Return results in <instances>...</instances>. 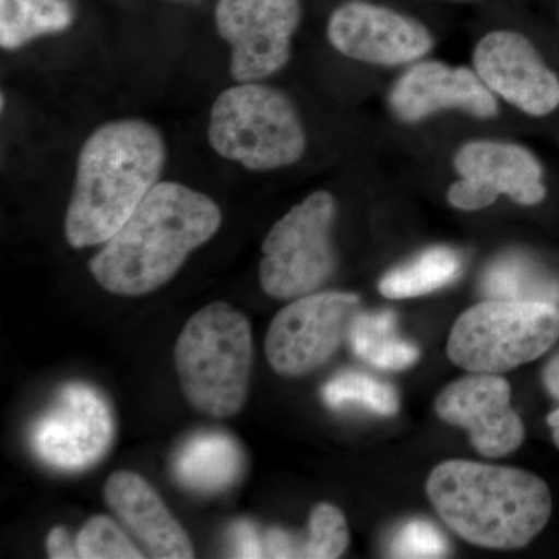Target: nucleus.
I'll list each match as a JSON object with an SVG mask.
<instances>
[{
  "instance_id": "f257e3e1",
  "label": "nucleus",
  "mask_w": 559,
  "mask_h": 559,
  "mask_svg": "<svg viewBox=\"0 0 559 559\" xmlns=\"http://www.w3.org/2000/svg\"><path fill=\"white\" fill-rule=\"evenodd\" d=\"M221 221V210L207 194L182 183L159 182L90 261L92 277L116 296L153 293L213 238Z\"/></svg>"
},
{
  "instance_id": "f03ea898",
  "label": "nucleus",
  "mask_w": 559,
  "mask_h": 559,
  "mask_svg": "<svg viewBox=\"0 0 559 559\" xmlns=\"http://www.w3.org/2000/svg\"><path fill=\"white\" fill-rule=\"evenodd\" d=\"M167 148L148 121L123 119L95 130L84 142L66 213L73 249L105 245L159 183Z\"/></svg>"
},
{
  "instance_id": "7ed1b4c3",
  "label": "nucleus",
  "mask_w": 559,
  "mask_h": 559,
  "mask_svg": "<svg viewBox=\"0 0 559 559\" xmlns=\"http://www.w3.org/2000/svg\"><path fill=\"white\" fill-rule=\"evenodd\" d=\"M428 498L441 521L473 546L518 550L549 524V485L528 471L448 460L430 473Z\"/></svg>"
},
{
  "instance_id": "20e7f679",
  "label": "nucleus",
  "mask_w": 559,
  "mask_h": 559,
  "mask_svg": "<svg viewBox=\"0 0 559 559\" xmlns=\"http://www.w3.org/2000/svg\"><path fill=\"white\" fill-rule=\"evenodd\" d=\"M175 364L183 396L194 409L213 418L240 414L253 364L249 319L224 301L194 312L176 342Z\"/></svg>"
},
{
  "instance_id": "39448f33",
  "label": "nucleus",
  "mask_w": 559,
  "mask_h": 559,
  "mask_svg": "<svg viewBox=\"0 0 559 559\" xmlns=\"http://www.w3.org/2000/svg\"><path fill=\"white\" fill-rule=\"evenodd\" d=\"M207 135L221 157L250 171L289 167L307 148L299 114L289 98L255 81L240 83L216 98Z\"/></svg>"
},
{
  "instance_id": "423d86ee",
  "label": "nucleus",
  "mask_w": 559,
  "mask_h": 559,
  "mask_svg": "<svg viewBox=\"0 0 559 559\" xmlns=\"http://www.w3.org/2000/svg\"><path fill=\"white\" fill-rule=\"evenodd\" d=\"M558 340V305L487 299L455 320L447 353L469 373L500 374L546 355Z\"/></svg>"
},
{
  "instance_id": "0eeeda50",
  "label": "nucleus",
  "mask_w": 559,
  "mask_h": 559,
  "mask_svg": "<svg viewBox=\"0 0 559 559\" xmlns=\"http://www.w3.org/2000/svg\"><path fill=\"white\" fill-rule=\"evenodd\" d=\"M334 216V198L314 191L272 226L261 246L260 283L267 296L299 299L329 282L336 267L331 246Z\"/></svg>"
},
{
  "instance_id": "6e6552de",
  "label": "nucleus",
  "mask_w": 559,
  "mask_h": 559,
  "mask_svg": "<svg viewBox=\"0 0 559 559\" xmlns=\"http://www.w3.org/2000/svg\"><path fill=\"white\" fill-rule=\"evenodd\" d=\"M358 310L359 297L340 290L290 300L272 319L264 342L272 369L300 378L325 366L348 337Z\"/></svg>"
},
{
  "instance_id": "1a4fd4ad",
  "label": "nucleus",
  "mask_w": 559,
  "mask_h": 559,
  "mask_svg": "<svg viewBox=\"0 0 559 559\" xmlns=\"http://www.w3.org/2000/svg\"><path fill=\"white\" fill-rule=\"evenodd\" d=\"M300 17L299 0H219L216 31L231 47L234 80L252 83L278 72L289 61Z\"/></svg>"
},
{
  "instance_id": "9d476101",
  "label": "nucleus",
  "mask_w": 559,
  "mask_h": 559,
  "mask_svg": "<svg viewBox=\"0 0 559 559\" xmlns=\"http://www.w3.org/2000/svg\"><path fill=\"white\" fill-rule=\"evenodd\" d=\"M112 439L108 403L86 384L66 385L32 430L36 455L61 471L90 468L106 454Z\"/></svg>"
},
{
  "instance_id": "9b49d317",
  "label": "nucleus",
  "mask_w": 559,
  "mask_h": 559,
  "mask_svg": "<svg viewBox=\"0 0 559 559\" xmlns=\"http://www.w3.org/2000/svg\"><path fill=\"white\" fill-rule=\"evenodd\" d=\"M462 179L452 183L448 200L459 210H480L507 194L521 205L546 198L544 171L535 154L524 146L502 142H471L455 156Z\"/></svg>"
},
{
  "instance_id": "f8f14e48",
  "label": "nucleus",
  "mask_w": 559,
  "mask_h": 559,
  "mask_svg": "<svg viewBox=\"0 0 559 559\" xmlns=\"http://www.w3.org/2000/svg\"><path fill=\"white\" fill-rule=\"evenodd\" d=\"M444 423L465 429L484 457H503L521 448L524 423L511 407V388L499 374L471 373L451 382L436 400Z\"/></svg>"
},
{
  "instance_id": "ddd939ff",
  "label": "nucleus",
  "mask_w": 559,
  "mask_h": 559,
  "mask_svg": "<svg viewBox=\"0 0 559 559\" xmlns=\"http://www.w3.org/2000/svg\"><path fill=\"white\" fill-rule=\"evenodd\" d=\"M474 66L485 86L528 116L559 108V79L525 36L492 32L477 44Z\"/></svg>"
},
{
  "instance_id": "4468645a",
  "label": "nucleus",
  "mask_w": 559,
  "mask_h": 559,
  "mask_svg": "<svg viewBox=\"0 0 559 559\" xmlns=\"http://www.w3.org/2000/svg\"><path fill=\"white\" fill-rule=\"evenodd\" d=\"M326 33L334 49L370 64H406L432 49V36L425 25L366 2L340 7L331 14Z\"/></svg>"
},
{
  "instance_id": "2eb2a0df",
  "label": "nucleus",
  "mask_w": 559,
  "mask_h": 559,
  "mask_svg": "<svg viewBox=\"0 0 559 559\" xmlns=\"http://www.w3.org/2000/svg\"><path fill=\"white\" fill-rule=\"evenodd\" d=\"M105 499L120 524L139 540L148 557H194L190 536L165 506L159 492L132 471H116L105 485Z\"/></svg>"
},
{
  "instance_id": "dca6fc26",
  "label": "nucleus",
  "mask_w": 559,
  "mask_h": 559,
  "mask_svg": "<svg viewBox=\"0 0 559 559\" xmlns=\"http://www.w3.org/2000/svg\"><path fill=\"white\" fill-rule=\"evenodd\" d=\"M390 103L404 121H418L450 108L468 110L481 119L498 112V102L479 75L469 69H451L436 61L407 70L393 87Z\"/></svg>"
},
{
  "instance_id": "f3484780",
  "label": "nucleus",
  "mask_w": 559,
  "mask_h": 559,
  "mask_svg": "<svg viewBox=\"0 0 559 559\" xmlns=\"http://www.w3.org/2000/svg\"><path fill=\"white\" fill-rule=\"evenodd\" d=\"M175 474L179 484L201 495L226 491L240 479L242 452L227 433L205 432L183 444L176 455Z\"/></svg>"
},
{
  "instance_id": "a211bd4d",
  "label": "nucleus",
  "mask_w": 559,
  "mask_h": 559,
  "mask_svg": "<svg viewBox=\"0 0 559 559\" xmlns=\"http://www.w3.org/2000/svg\"><path fill=\"white\" fill-rule=\"evenodd\" d=\"M480 289L488 300L546 301L559 307V280L521 252L492 261L481 275Z\"/></svg>"
},
{
  "instance_id": "6ab92c4d",
  "label": "nucleus",
  "mask_w": 559,
  "mask_h": 559,
  "mask_svg": "<svg viewBox=\"0 0 559 559\" xmlns=\"http://www.w3.org/2000/svg\"><path fill=\"white\" fill-rule=\"evenodd\" d=\"M348 341L355 355L374 369H409L419 359V349L396 334V316L390 311L358 312Z\"/></svg>"
},
{
  "instance_id": "aec40b11",
  "label": "nucleus",
  "mask_w": 559,
  "mask_h": 559,
  "mask_svg": "<svg viewBox=\"0 0 559 559\" xmlns=\"http://www.w3.org/2000/svg\"><path fill=\"white\" fill-rule=\"evenodd\" d=\"M72 21L68 0H0V46L17 49L39 36L66 31Z\"/></svg>"
},
{
  "instance_id": "412c9836",
  "label": "nucleus",
  "mask_w": 559,
  "mask_h": 559,
  "mask_svg": "<svg viewBox=\"0 0 559 559\" xmlns=\"http://www.w3.org/2000/svg\"><path fill=\"white\" fill-rule=\"evenodd\" d=\"M462 272V259L450 248H432L417 259L388 272L380 282L385 299L401 300L425 296L450 285Z\"/></svg>"
},
{
  "instance_id": "4be33fe9",
  "label": "nucleus",
  "mask_w": 559,
  "mask_h": 559,
  "mask_svg": "<svg viewBox=\"0 0 559 559\" xmlns=\"http://www.w3.org/2000/svg\"><path fill=\"white\" fill-rule=\"evenodd\" d=\"M322 399L331 409H364L392 417L400 409L399 393L388 382L360 371H342L322 389Z\"/></svg>"
},
{
  "instance_id": "5701e85b",
  "label": "nucleus",
  "mask_w": 559,
  "mask_h": 559,
  "mask_svg": "<svg viewBox=\"0 0 559 559\" xmlns=\"http://www.w3.org/2000/svg\"><path fill=\"white\" fill-rule=\"evenodd\" d=\"M349 543V530L344 513L333 503H318L311 510L307 538L300 539V558L336 559Z\"/></svg>"
},
{
  "instance_id": "b1692460",
  "label": "nucleus",
  "mask_w": 559,
  "mask_h": 559,
  "mask_svg": "<svg viewBox=\"0 0 559 559\" xmlns=\"http://www.w3.org/2000/svg\"><path fill=\"white\" fill-rule=\"evenodd\" d=\"M79 557L83 559H140L145 557L116 521L91 518L76 536Z\"/></svg>"
},
{
  "instance_id": "393cba45",
  "label": "nucleus",
  "mask_w": 559,
  "mask_h": 559,
  "mask_svg": "<svg viewBox=\"0 0 559 559\" xmlns=\"http://www.w3.org/2000/svg\"><path fill=\"white\" fill-rule=\"evenodd\" d=\"M450 546L432 522L412 520L393 535L390 554L395 558H443Z\"/></svg>"
},
{
  "instance_id": "a878e982",
  "label": "nucleus",
  "mask_w": 559,
  "mask_h": 559,
  "mask_svg": "<svg viewBox=\"0 0 559 559\" xmlns=\"http://www.w3.org/2000/svg\"><path fill=\"white\" fill-rule=\"evenodd\" d=\"M231 551L237 558H264V540L260 539L255 525L248 521H240L231 527Z\"/></svg>"
},
{
  "instance_id": "bb28decb",
  "label": "nucleus",
  "mask_w": 559,
  "mask_h": 559,
  "mask_svg": "<svg viewBox=\"0 0 559 559\" xmlns=\"http://www.w3.org/2000/svg\"><path fill=\"white\" fill-rule=\"evenodd\" d=\"M264 549L270 558H300V539L285 530L272 528L264 538Z\"/></svg>"
},
{
  "instance_id": "cd10ccee",
  "label": "nucleus",
  "mask_w": 559,
  "mask_h": 559,
  "mask_svg": "<svg viewBox=\"0 0 559 559\" xmlns=\"http://www.w3.org/2000/svg\"><path fill=\"white\" fill-rule=\"evenodd\" d=\"M46 549L51 559L80 558L76 540L70 539L68 530L64 527L51 528L49 536H47Z\"/></svg>"
},
{
  "instance_id": "c85d7f7f",
  "label": "nucleus",
  "mask_w": 559,
  "mask_h": 559,
  "mask_svg": "<svg viewBox=\"0 0 559 559\" xmlns=\"http://www.w3.org/2000/svg\"><path fill=\"white\" fill-rule=\"evenodd\" d=\"M543 382L551 399L559 403V349L544 367Z\"/></svg>"
},
{
  "instance_id": "c756f323",
  "label": "nucleus",
  "mask_w": 559,
  "mask_h": 559,
  "mask_svg": "<svg viewBox=\"0 0 559 559\" xmlns=\"http://www.w3.org/2000/svg\"><path fill=\"white\" fill-rule=\"evenodd\" d=\"M547 425L550 426L551 433H554V441L559 450V407L547 415Z\"/></svg>"
}]
</instances>
